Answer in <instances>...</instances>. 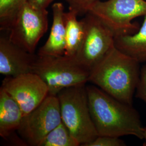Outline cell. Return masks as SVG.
<instances>
[{"mask_svg":"<svg viewBox=\"0 0 146 146\" xmlns=\"http://www.w3.org/2000/svg\"><path fill=\"white\" fill-rule=\"evenodd\" d=\"M89 110L99 136H134L143 139L140 116L133 105L116 99L96 86H86Z\"/></svg>","mask_w":146,"mask_h":146,"instance_id":"1","label":"cell"},{"mask_svg":"<svg viewBox=\"0 0 146 146\" xmlns=\"http://www.w3.org/2000/svg\"><path fill=\"white\" fill-rule=\"evenodd\" d=\"M140 62L114 46L90 71L88 82L119 101L133 105Z\"/></svg>","mask_w":146,"mask_h":146,"instance_id":"2","label":"cell"},{"mask_svg":"<svg viewBox=\"0 0 146 146\" xmlns=\"http://www.w3.org/2000/svg\"><path fill=\"white\" fill-rule=\"evenodd\" d=\"M57 97L62 121L80 146H87L99 134L90 114L86 84L64 89Z\"/></svg>","mask_w":146,"mask_h":146,"instance_id":"3","label":"cell"},{"mask_svg":"<svg viewBox=\"0 0 146 146\" xmlns=\"http://www.w3.org/2000/svg\"><path fill=\"white\" fill-rule=\"evenodd\" d=\"M33 73L36 74L47 84L49 95L57 96L64 89L88 82L90 70L75 58L65 55H37Z\"/></svg>","mask_w":146,"mask_h":146,"instance_id":"4","label":"cell"},{"mask_svg":"<svg viewBox=\"0 0 146 146\" xmlns=\"http://www.w3.org/2000/svg\"><path fill=\"white\" fill-rule=\"evenodd\" d=\"M88 13L108 27L115 36L131 35L140 28L139 25L133 20L146 15V0H100Z\"/></svg>","mask_w":146,"mask_h":146,"instance_id":"5","label":"cell"},{"mask_svg":"<svg viewBox=\"0 0 146 146\" xmlns=\"http://www.w3.org/2000/svg\"><path fill=\"white\" fill-rule=\"evenodd\" d=\"M61 122L58 97L48 95L36 108L22 117L17 132L27 146H38L46 136Z\"/></svg>","mask_w":146,"mask_h":146,"instance_id":"6","label":"cell"},{"mask_svg":"<svg viewBox=\"0 0 146 146\" xmlns=\"http://www.w3.org/2000/svg\"><path fill=\"white\" fill-rule=\"evenodd\" d=\"M84 35L75 59L90 71L115 46V34L98 17L87 13L82 19Z\"/></svg>","mask_w":146,"mask_h":146,"instance_id":"7","label":"cell"},{"mask_svg":"<svg viewBox=\"0 0 146 146\" xmlns=\"http://www.w3.org/2000/svg\"><path fill=\"white\" fill-rule=\"evenodd\" d=\"M48 11L28 3L16 17L8 32L11 41L27 52L34 54L48 27Z\"/></svg>","mask_w":146,"mask_h":146,"instance_id":"8","label":"cell"},{"mask_svg":"<svg viewBox=\"0 0 146 146\" xmlns=\"http://www.w3.org/2000/svg\"><path fill=\"white\" fill-rule=\"evenodd\" d=\"M1 88L19 104L23 116L36 108L49 95L47 84L34 73L5 77Z\"/></svg>","mask_w":146,"mask_h":146,"instance_id":"9","label":"cell"},{"mask_svg":"<svg viewBox=\"0 0 146 146\" xmlns=\"http://www.w3.org/2000/svg\"><path fill=\"white\" fill-rule=\"evenodd\" d=\"M36 57L11 42L8 35L1 36L0 73L5 77L33 73Z\"/></svg>","mask_w":146,"mask_h":146,"instance_id":"10","label":"cell"},{"mask_svg":"<svg viewBox=\"0 0 146 146\" xmlns=\"http://www.w3.org/2000/svg\"><path fill=\"white\" fill-rule=\"evenodd\" d=\"M52 23L50 34L44 44L40 48L37 55L61 56L65 55L66 25L64 7L61 2L52 5Z\"/></svg>","mask_w":146,"mask_h":146,"instance_id":"11","label":"cell"},{"mask_svg":"<svg viewBox=\"0 0 146 146\" xmlns=\"http://www.w3.org/2000/svg\"><path fill=\"white\" fill-rule=\"evenodd\" d=\"M23 113L14 98L3 89L0 88V136L9 139L21 124Z\"/></svg>","mask_w":146,"mask_h":146,"instance_id":"12","label":"cell"},{"mask_svg":"<svg viewBox=\"0 0 146 146\" xmlns=\"http://www.w3.org/2000/svg\"><path fill=\"white\" fill-rule=\"evenodd\" d=\"M115 47L140 63L146 62V15L138 31L131 35H116Z\"/></svg>","mask_w":146,"mask_h":146,"instance_id":"13","label":"cell"},{"mask_svg":"<svg viewBox=\"0 0 146 146\" xmlns=\"http://www.w3.org/2000/svg\"><path fill=\"white\" fill-rule=\"evenodd\" d=\"M78 14L69 9L65 12L66 50L65 55L75 58L81 46L84 35V26L82 20H78Z\"/></svg>","mask_w":146,"mask_h":146,"instance_id":"14","label":"cell"},{"mask_svg":"<svg viewBox=\"0 0 146 146\" xmlns=\"http://www.w3.org/2000/svg\"><path fill=\"white\" fill-rule=\"evenodd\" d=\"M78 140L62 121L42 140L38 146H78Z\"/></svg>","mask_w":146,"mask_h":146,"instance_id":"15","label":"cell"},{"mask_svg":"<svg viewBox=\"0 0 146 146\" xmlns=\"http://www.w3.org/2000/svg\"><path fill=\"white\" fill-rule=\"evenodd\" d=\"M27 0H0V29L9 31Z\"/></svg>","mask_w":146,"mask_h":146,"instance_id":"16","label":"cell"},{"mask_svg":"<svg viewBox=\"0 0 146 146\" xmlns=\"http://www.w3.org/2000/svg\"><path fill=\"white\" fill-rule=\"evenodd\" d=\"M69 5V9L75 11L78 15L88 13L92 7L100 0H65Z\"/></svg>","mask_w":146,"mask_h":146,"instance_id":"17","label":"cell"},{"mask_svg":"<svg viewBox=\"0 0 146 146\" xmlns=\"http://www.w3.org/2000/svg\"><path fill=\"white\" fill-rule=\"evenodd\" d=\"M125 142L119 137L110 136H98L94 141H92L87 146H123Z\"/></svg>","mask_w":146,"mask_h":146,"instance_id":"18","label":"cell"},{"mask_svg":"<svg viewBox=\"0 0 146 146\" xmlns=\"http://www.w3.org/2000/svg\"><path fill=\"white\" fill-rule=\"evenodd\" d=\"M135 96L146 104V64L141 68L140 79L136 89Z\"/></svg>","mask_w":146,"mask_h":146,"instance_id":"19","label":"cell"},{"mask_svg":"<svg viewBox=\"0 0 146 146\" xmlns=\"http://www.w3.org/2000/svg\"><path fill=\"white\" fill-rule=\"evenodd\" d=\"M53 1L54 0H27V2L29 4L43 9H46Z\"/></svg>","mask_w":146,"mask_h":146,"instance_id":"20","label":"cell"},{"mask_svg":"<svg viewBox=\"0 0 146 146\" xmlns=\"http://www.w3.org/2000/svg\"><path fill=\"white\" fill-rule=\"evenodd\" d=\"M143 139L146 141V127H144L143 128Z\"/></svg>","mask_w":146,"mask_h":146,"instance_id":"21","label":"cell"}]
</instances>
